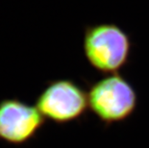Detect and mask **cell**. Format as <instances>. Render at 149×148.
Returning a JSON list of instances; mask_svg holds the SVG:
<instances>
[{
    "label": "cell",
    "instance_id": "cell-1",
    "mask_svg": "<svg viewBox=\"0 0 149 148\" xmlns=\"http://www.w3.org/2000/svg\"><path fill=\"white\" fill-rule=\"evenodd\" d=\"M133 48L131 36L115 23L87 25L83 51L88 65L104 75L119 73L129 64Z\"/></svg>",
    "mask_w": 149,
    "mask_h": 148
},
{
    "label": "cell",
    "instance_id": "cell-2",
    "mask_svg": "<svg viewBox=\"0 0 149 148\" xmlns=\"http://www.w3.org/2000/svg\"><path fill=\"white\" fill-rule=\"evenodd\" d=\"M87 85L88 110L105 126L126 121L135 114L138 93L122 74H106Z\"/></svg>",
    "mask_w": 149,
    "mask_h": 148
},
{
    "label": "cell",
    "instance_id": "cell-3",
    "mask_svg": "<svg viewBox=\"0 0 149 148\" xmlns=\"http://www.w3.org/2000/svg\"><path fill=\"white\" fill-rule=\"evenodd\" d=\"M35 106L45 120L58 125L68 124L87 114V91L73 80H50L37 96Z\"/></svg>",
    "mask_w": 149,
    "mask_h": 148
},
{
    "label": "cell",
    "instance_id": "cell-4",
    "mask_svg": "<svg viewBox=\"0 0 149 148\" xmlns=\"http://www.w3.org/2000/svg\"><path fill=\"white\" fill-rule=\"evenodd\" d=\"M45 118L36 106L18 98L0 100V141L10 145H25L37 137Z\"/></svg>",
    "mask_w": 149,
    "mask_h": 148
}]
</instances>
